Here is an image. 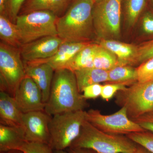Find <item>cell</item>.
I'll use <instances>...</instances> for the list:
<instances>
[{"mask_svg": "<svg viewBox=\"0 0 153 153\" xmlns=\"http://www.w3.org/2000/svg\"><path fill=\"white\" fill-rule=\"evenodd\" d=\"M52 153H68L66 150H53Z\"/></svg>", "mask_w": 153, "mask_h": 153, "instance_id": "74e56055", "label": "cell"}, {"mask_svg": "<svg viewBox=\"0 0 153 153\" xmlns=\"http://www.w3.org/2000/svg\"><path fill=\"white\" fill-rule=\"evenodd\" d=\"M19 150L24 153H52L53 149L47 144L26 142Z\"/></svg>", "mask_w": 153, "mask_h": 153, "instance_id": "4316f807", "label": "cell"}, {"mask_svg": "<svg viewBox=\"0 0 153 153\" xmlns=\"http://www.w3.org/2000/svg\"><path fill=\"white\" fill-rule=\"evenodd\" d=\"M73 0H26L19 15L33 11H50L58 17L63 16Z\"/></svg>", "mask_w": 153, "mask_h": 153, "instance_id": "e0dca14e", "label": "cell"}, {"mask_svg": "<svg viewBox=\"0 0 153 153\" xmlns=\"http://www.w3.org/2000/svg\"><path fill=\"white\" fill-rule=\"evenodd\" d=\"M79 92L88 85L108 81V71L94 68H86L74 71Z\"/></svg>", "mask_w": 153, "mask_h": 153, "instance_id": "d6986e66", "label": "cell"}, {"mask_svg": "<svg viewBox=\"0 0 153 153\" xmlns=\"http://www.w3.org/2000/svg\"><path fill=\"white\" fill-rule=\"evenodd\" d=\"M99 44L91 43L85 46L72 58L66 69L74 72L83 68H93V59Z\"/></svg>", "mask_w": 153, "mask_h": 153, "instance_id": "ffe728a7", "label": "cell"}, {"mask_svg": "<svg viewBox=\"0 0 153 153\" xmlns=\"http://www.w3.org/2000/svg\"><path fill=\"white\" fill-rule=\"evenodd\" d=\"M127 86L123 84L107 83L102 85L100 97L103 100L108 101L118 91L125 90Z\"/></svg>", "mask_w": 153, "mask_h": 153, "instance_id": "f1b7e54d", "label": "cell"}, {"mask_svg": "<svg viewBox=\"0 0 153 153\" xmlns=\"http://www.w3.org/2000/svg\"><path fill=\"white\" fill-rule=\"evenodd\" d=\"M93 0H73L56 22L57 36L63 41L91 42L94 33Z\"/></svg>", "mask_w": 153, "mask_h": 153, "instance_id": "7a4b0ae2", "label": "cell"}, {"mask_svg": "<svg viewBox=\"0 0 153 153\" xmlns=\"http://www.w3.org/2000/svg\"><path fill=\"white\" fill-rule=\"evenodd\" d=\"M89 106L79 92L74 72L67 69L56 70L44 111L49 115L84 110Z\"/></svg>", "mask_w": 153, "mask_h": 153, "instance_id": "6da1fadb", "label": "cell"}, {"mask_svg": "<svg viewBox=\"0 0 153 153\" xmlns=\"http://www.w3.org/2000/svg\"><path fill=\"white\" fill-rule=\"evenodd\" d=\"M122 4L126 21L130 26H133L144 10L146 0H122Z\"/></svg>", "mask_w": 153, "mask_h": 153, "instance_id": "cb8c5ba5", "label": "cell"}, {"mask_svg": "<svg viewBox=\"0 0 153 153\" xmlns=\"http://www.w3.org/2000/svg\"><path fill=\"white\" fill-rule=\"evenodd\" d=\"M63 42L57 36H49L23 44L20 50L23 61L34 62L49 59L56 53Z\"/></svg>", "mask_w": 153, "mask_h": 153, "instance_id": "7c38bea8", "label": "cell"}, {"mask_svg": "<svg viewBox=\"0 0 153 153\" xmlns=\"http://www.w3.org/2000/svg\"><path fill=\"white\" fill-rule=\"evenodd\" d=\"M146 130L153 133V113L151 112L141 116L133 120Z\"/></svg>", "mask_w": 153, "mask_h": 153, "instance_id": "4dcf8cb0", "label": "cell"}, {"mask_svg": "<svg viewBox=\"0 0 153 153\" xmlns=\"http://www.w3.org/2000/svg\"><path fill=\"white\" fill-rule=\"evenodd\" d=\"M108 71L107 83H119L129 86L138 81L137 68L129 65L117 66Z\"/></svg>", "mask_w": 153, "mask_h": 153, "instance_id": "44dd1931", "label": "cell"}, {"mask_svg": "<svg viewBox=\"0 0 153 153\" xmlns=\"http://www.w3.org/2000/svg\"><path fill=\"white\" fill-rule=\"evenodd\" d=\"M8 0H0V15H5Z\"/></svg>", "mask_w": 153, "mask_h": 153, "instance_id": "e575fe53", "label": "cell"}, {"mask_svg": "<svg viewBox=\"0 0 153 153\" xmlns=\"http://www.w3.org/2000/svg\"><path fill=\"white\" fill-rule=\"evenodd\" d=\"M0 39L1 42L16 48L22 45L16 25L5 15H0Z\"/></svg>", "mask_w": 153, "mask_h": 153, "instance_id": "7402d4cb", "label": "cell"}, {"mask_svg": "<svg viewBox=\"0 0 153 153\" xmlns=\"http://www.w3.org/2000/svg\"><path fill=\"white\" fill-rule=\"evenodd\" d=\"M138 81L143 82L153 79V57L141 64L137 68Z\"/></svg>", "mask_w": 153, "mask_h": 153, "instance_id": "484cf974", "label": "cell"}, {"mask_svg": "<svg viewBox=\"0 0 153 153\" xmlns=\"http://www.w3.org/2000/svg\"><path fill=\"white\" fill-rule=\"evenodd\" d=\"M135 153H152L149 152L146 149L143 147V146L137 144L136 150Z\"/></svg>", "mask_w": 153, "mask_h": 153, "instance_id": "d590c367", "label": "cell"}, {"mask_svg": "<svg viewBox=\"0 0 153 153\" xmlns=\"http://www.w3.org/2000/svg\"><path fill=\"white\" fill-rule=\"evenodd\" d=\"M153 57V40L138 47L136 63H142Z\"/></svg>", "mask_w": 153, "mask_h": 153, "instance_id": "83f0119b", "label": "cell"}, {"mask_svg": "<svg viewBox=\"0 0 153 153\" xmlns=\"http://www.w3.org/2000/svg\"><path fill=\"white\" fill-rule=\"evenodd\" d=\"M24 63L26 75L32 78L41 89L43 101L46 104L50 94L55 70L44 62H24Z\"/></svg>", "mask_w": 153, "mask_h": 153, "instance_id": "4fadbf2b", "label": "cell"}, {"mask_svg": "<svg viewBox=\"0 0 153 153\" xmlns=\"http://www.w3.org/2000/svg\"><path fill=\"white\" fill-rule=\"evenodd\" d=\"M26 0H8L6 10V16L13 23L16 24L22 6Z\"/></svg>", "mask_w": 153, "mask_h": 153, "instance_id": "f546056e", "label": "cell"}, {"mask_svg": "<svg viewBox=\"0 0 153 153\" xmlns=\"http://www.w3.org/2000/svg\"><path fill=\"white\" fill-rule=\"evenodd\" d=\"M86 120L101 131L111 134L127 135L146 131L128 117L124 107L109 115L102 114L98 110L91 109L86 111Z\"/></svg>", "mask_w": 153, "mask_h": 153, "instance_id": "9c48e42d", "label": "cell"}, {"mask_svg": "<svg viewBox=\"0 0 153 153\" xmlns=\"http://www.w3.org/2000/svg\"><path fill=\"white\" fill-rule=\"evenodd\" d=\"M52 117L44 111L23 114V128L26 141L49 145V126Z\"/></svg>", "mask_w": 153, "mask_h": 153, "instance_id": "30bf717a", "label": "cell"}, {"mask_svg": "<svg viewBox=\"0 0 153 153\" xmlns=\"http://www.w3.org/2000/svg\"><path fill=\"white\" fill-rule=\"evenodd\" d=\"M86 111L78 110L52 116L49 123V146L53 150H66L80 134Z\"/></svg>", "mask_w": 153, "mask_h": 153, "instance_id": "277c9868", "label": "cell"}, {"mask_svg": "<svg viewBox=\"0 0 153 153\" xmlns=\"http://www.w3.org/2000/svg\"><path fill=\"white\" fill-rule=\"evenodd\" d=\"M119 66L117 57L112 52L99 45L93 59V68L108 71Z\"/></svg>", "mask_w": 153, "mask_h": 153, "instance_id": "603a6c76", "label": "cell"}, {"mask_svg": "<svg viewBox=\"0 0 153 153\" xmlns=\"http://www.w3.org/2000/svg\"><path fill=\"white\" fill-rule=\"evenodd\" d=\"M127 137L134 142L143 146L153 153V133L146 130L127 135Z\"/></svg>", "mask_w": 153, "mask_h": 153, "instance_id": "d4e9b609", "label": "cell"}, {"mask_svg": "<svg viewBox=\"0 0 153 153\" xmlns=\"http://www.w3.org/2000/svg\"><path fill=\"white\" fill-rule=\"evenodd\" d=\"M57 18L55 14L46 10L19 15L16 25L22 45L46 36H57Z\"/></svg>", "mask_w": 153, "mask_h": 153, "instance_id": "5b68a950", "label": "cell"}, {"mask_svg": "<svg viewBox=\"0 0 153 153\" xmlns=\"http://www.w3.org/2000/svg\"><path fill=\"white\" fill-rule=\"evenodd\" d=\"M0 153H24L23 152L18 150H10L7 151V152H1Z\"/></svg>", "mask_w": 153, "mask_h": 153, "instance_id": "8d00e7d4", "label": "cell"}, {"mask_svg": "<svg viewBox=\"0 0 153 153\" xmlns=\"http://www.w3.org/2000/svg\"><path fill=\"white\" fill-rule=\"evenodd\" d=\"M94 1V3L97 2L98 1L100 0H93Z\"/></svg>", "mask_w": 153, "mask_h": 153, "instance_id": "f35d334b", "label": "cell"}, {"mask_svg": "<svg viewBox=\"0 0 153 153\" xmlns=\"http://www.w3.org/2000/svg\"><path fill=\"white\" fill-rule=\"evenodd\" d=\"M122 0H100L94 3L92 15L94 33L100 39H117L120 35Z\"/></svg>", "mask_w": 153, "mask_h": 153, "instance_id": "52a82bcc", "label": "cell"}, {"mask_svg": "<svg viewBox=\"0 0 153 153\" xmlns=\"http://www.w3.org/2000/svg\"><path fill=\"white\" fill-rule=\"evenodd\" d=\"M13 97L23 113L44 111L45 103L41 89L34 80L27 75L20 82Z\"/></svg>", "mask_w": 153, "mask_h": 153, "instance_id": "8fae6325", "label": "cell"}, {"mask_svg": "<svg viewBox=\"0 0 153 153\" xmlns=\"http://www.w3.org/2000/svg\"><path fill=\"white\" fill-rule=\"evenodd\" d=\"M23 114L12 96L4 91L0 92L1 124L23 127Z\"/></svg>", "mask_w": 153, "mask_h": 153, "instance_id": "9a60e30c", "label": "cell"}, {"mask_svg": "<svg viewBox=\"0 0 153 153\" xmlns=\"http://www.w3.org/2000/svg\"><path fill=\"white\" fill-rule=\"evenodd\" d=\"M142 23L144 31L148 34H153V15L146 13L143 17Z\"/></svg>", "mask_w": 153, "mask_h": 153, "instance_id": "d6a6232c", "label": "cell"}, {"mask_svg": "<svg viewBox=\"0 0 153 153\" xmlns=\"http://www.w3.org/2000/svg\"><path fill=\"white\" fill-rule=\"evenodd\" d=\"M116 103L126 110L128 116L133 120L153 111V79L137 82L118 91L115 95Z\"/></svg>", "mask_w": 153, "mask_h": 153, "instance_id": "8992f818", "label": "cell"}, {"mask_svg": "<svg viewBox=\"0 0 153 153\" xmlns=\"http://www.w3.org/2000/svg\"><path fill=\"white\" fill-rule=\"evenodd\" d=\"M26 76L20 48L0 42V90L13 97Z\"/></svg>", "mask_w": 153, "mask_h": 153, "instance_id": "ba28073f", "label": "cell"}, {"mask_svg": "<svg viewBox=\"0 0 153 153\" xmlns=\"http://www.w3.org/2000/svg\"><path fill=\"white\" fill-rule=\"evenodd\" d=\"M26 142L23 127H14L0 124V152L19 150Z\"/></svg>", "mask_w": 153, "mask_h": 153, "instance_id": "ac0fdd59", "label": "cell"}, {"mask_svg": "<svg viewBox=\"0 0 153 153\" xmlns=\"http://www.w3.org/2000/svg\"><path fill=\"white\" fill-rule=\"evenodd\" d=\"M99 44L116 55L119 66L136 64L138 47L114 39H101Z\"/></svg>", "mask_w": 153, "mask_h": 153, "instance_id": "2e32d148", "label": "cell"}, {"mask_svg": "<svg viewBox=\"0 0 153 153\" xmlns=\"http://www.w3.org/2000/svg\"><path fill=\"white\" fill-rule=\"evenodd\" d=\"M66 150L68 153H96L91 150L80 148L69 147Z\"/></svg>", "mask_w": 153, "mask_h": 153, "instance_id": "836d02e7", "label": "cell"}, {"mask_svg": "<svg viewBox=\"0 0 153 153\" xmlns=\"http://www.w3.org/2000/svg\"><path fill=\"white\" fill-rule=\"evenodd\" d=\"M152 2L153 4V0H152Z\"/></svg>", "mask_w": 153, "mask_h": 153, "instance_id": "ab89813d", "label": "cell"}, {"mask_svg": "<svg viewBox=\"0 0 153 153\" xmlns=\"http://www.w3.org/2000/svg\"><path fill=\"white\" fill-rule=\"evenodd\" d=\"M137 146L126 136L106 133L86 120L69 147L87 149L96 153H135Z\"/></svg>", "mask_w": 153, "mask_h": 153, "instance_id": "3957f363", "label": "cell"}, {"mask_svg": "<svg viewBox=\"0 0 153 153\" xmlns=\"http://www.w3.org/2000/svg\"><path fill=\"white\" fill-rule=\"evenodd\" d=\"M91 42H68L63 41L59 49L52 57L46 60L34 62L48 63L55 71L66 69V67L75 55Z\"/></svg>", "mask_w": 153, "mask_h": 153, "instance_id": "5bb4252c", "label": "cell"}, {"mask_svg": "<svg viewBox=\"0 0 153 153\" xmlns=\"http://www.w3.org/2000/svg\"></svg>", "mask_w": 153, "mask_h": 153, "instance_id": "60d3db41", "label": "cell"}, {"mask_svg": "<svg viewBox=\"0 0 153 153\" xmlns=\"http://www.w3.org/2000/svg\"><path fill=\"white\" fill-rule=\"evenodd\" d=\"M102 85L97 83L88 85L82 91V95L85 99H94L101 96Z\"/></svg>", "mask_w": 153, "mask_h": 153, "instance_id": "1f68e13d", "label": "cell"}]
</instances>
